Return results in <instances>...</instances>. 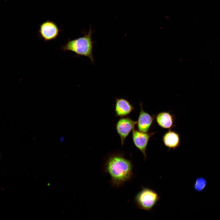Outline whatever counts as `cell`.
Wrapping results in <instances>:
<instances>
[{
    "mask_svg": "<svg viewBox=\"0 0 220 220\" xmlns=\"http://www.w3.org/2000/svg\"><path fill=\"white\" fill-rule=\"evenodd\" d=\"M132 161L122 153L118 152L109 155L103 164V170L110 176V183L115 188H119L130 180L133 175Z\"/></svg>",
    "mask_w": 220,
    "mask_h": 220,
    "instance_id": "1",
    "label": "cell"
},
{
    "mask_svg": "<svg viewBox=\"0 0 220 220\" xmlns=\"http://www.w3.org/2000/svg\"><path fill=\"white\" fill-rule=\"evenodd\" d=\"M92 33L93 31L90 29L84 36L74 39L69 40L62 47V50L64 51L73 52L78 56L87 57L90 59L91 63H94L93 50L94 42L92 38Z\"/></svg>",
    "mask_w": 220,
    "mask_h": 220,
    "instance_id": "2",
    "label": "cell"
},
{
    "mask_svg": "<svg viewBox=\"0 0 220 220\" xmlns=\"http://www.w3.org/2000/svg\"><path fill=\"white\" fill-rule=\"evenodd\" d=\"M160 198L155 190L147 187H142L135 195L134 201L138 208L151 212Z\"/></svg>",
    "mask_w": 220,
    "mask_h": 220,
    "instance_id": "3",
    "label": "cell"
},
{
    "mask_svg": "<svg viewBox=\"0 0 220 220\" xmlns=\"http://www.w3.org/2000/svg\"><path fill=\"white\" fill-rule=\"evenodd\" d=\"M156 132H143L134 129L132 131V138L133 143L143 154L145 161L146 159V150L151 137Z\"/></svg>",
    "mask_w": 220,
    "mask_h": 220,
    "instance_id": "4",
    "label": "cell"
},
{
    "mask_svg": "<svg viewBox=\"0 0 220 220\" xmlns=\"http://www.w3.org/2000/svg\"><path fill=\"white\" fill-rule=\"evenodd\" d=\"M60 31L55 23L48 20L40 24L38 33L42 39L47 42L56 39Z\"/></svg>",
    "mask_w": 220,
    "mask_h": 220,
    "instance_id": "5",
    "label": "cell"
},
{
    "mask_svg": "<svg viewBox=\"0 0 220 220\" xmlns=\"http://www.w3.org/2000/svg\"><path fill=\"white\" fill-rule=\"evenodd\" d=\"M136 124L137 121L133 120L129 117H121L117 121L116 129L120 137L122 145L130 132L134 129Z\"/></svg>",
    "mask_w": 220,
    "mask_h": 220,
    "instance_id": "6",
    "label": "cell"
},
{
    "mask_svg": "<svg viewBox=\"0 0 220 220\" xmlns=\"http://www.w3.org/2000/svg\"><path fill=\"white\" fill-rule=\"evenodd\" d=\"M140 105V111L136 124L138 129L142 132H148L153 123L156 115H151L144 111L141 103Z\"/></svg>",
    "mask_w": 220,
    "mask_h": 220,
    "instance_id": "7",
    "label": "cell"
},
{
    "mask_svg": "<svg viewBox=\"0 0 220 220\" xmlns=\"http://www.w3.org/2000/svg\"><path fill=\"white\" fill-rule=\"evenodd\" d=\"M134 109V106L127 100L122 98H116L115 105L116 116L122 117L126 116Z\"/></svg>",
    "mask_w": 220,
    "mask_h": 220,
    "instance_id": "8",
    "label": "cell"
},
{
    "mask_svg": "<svg viewBox=\"0 0 220 220\" xmlns=\"http://www.w3.org/2000/svg\"><path fill=\"white\" fill-rule=\"evenodd\" d=\"M162 141L164 145L169 149L168 150L177 148L181 144L179 134L170 129L163 135Z\"/></svg>",
    "mask_w": 220,
    "mask_h": 220,
    "instance_id": "9",
    "label": "cell"
},
{
    "mask_svg": "<svg viewBox=\"0 0 220 220\" xmlns=\"http://www.w3.org/2000/svg\"><path fill=\"white\" fill-rule=\"evenodd\" d=\"M155 119L158 125L162 128L170 129L175 126V118L170 112H160L155 116Z\"/></svg>",
    "mask_w": 220,
    "mask_h": 220,
    "instance_id": "10",
    "label": "cell"
},
{
    "mask_svg": "<svg viewBox=\"0 0 220 220\" xmlns=\"http://www.w3.org/2000/svg\"><path fill=\"white\" fill-rule=\"evenodd\" d=\"M207 184V181L204 178L199 177L195 180L193 187L196 191L200 192L205 189Z\"/></svg>",
    "mask_w": 220,
    "mask_h": 220,
    "instance_id": "11",
    "label": "cell"
},
{
    "mask_svg": "<svg viewBox=\"0 0 220 220\" xmlns=\"http://www.w3.org/2000/svg\"></svg>",
    "mask_w": 220,
    "mask_h": 220,
    "instance_id": "12",
    "label": "cell"
}]
</instances>
